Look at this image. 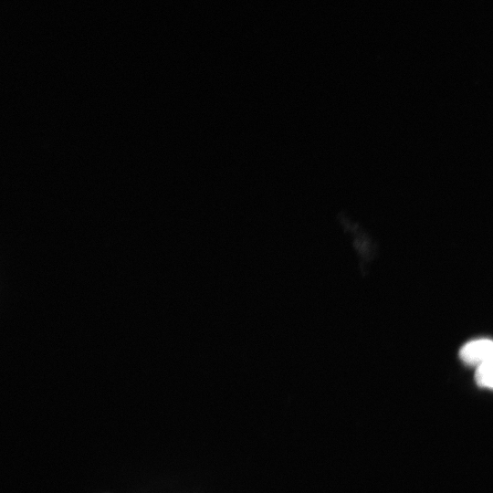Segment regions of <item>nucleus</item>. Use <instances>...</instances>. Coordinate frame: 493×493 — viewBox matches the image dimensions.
Masks as SVG:
<instances>
[{"instance_id": "nucleus-1", "label": "nucleus", "mask_w": 493, "mask_h": 493, "mask_svg": "<svg viewBox=\"0 0 493 493\" xmlns=\"http://www.w3.org/2000/svg\"><path fill=\"white\" fill-rule=\"evenodd\" d=\"M459 355L467 364L477 367L493 359V341L489 339L470 341L461 348Z\"/></svg>"}, {"instance_id": "nucleus-2", "label": "nucleus", "mask_w": 493, "mask_h": 493, "mask_svg": "<svg viewBox=\"0 0 493 493\" xmlns=\"http://www.w3.org/2000/svg\"><path fill=\"white\" fill-rule=\"evenodd\" d=\"M475 379L477 385L493 389V359L477 367Z\"/></svg>"}]
</instances>
